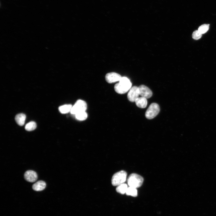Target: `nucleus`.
<instances>
[{"instance_id": "f257e3e1", "label": "nucleus", "mask_w": 216, "mask_h": 216, "mask_svg": "<svg viewBox=\"0 0 216 216\" xmlns=\"http://www.w3.org/2000/svg\"><path fill=\"white\" fill-rule=\"evenodd\" d=\"M132 83L130 80L126 77H122L119 82L114 86L115 91L119 94L127 92L131 88Z\"/></svg>"}, {"instance_id": "f03ea898", "label": "nucleus", "mask_w": 216, "mask_h": 216, "mask_svg": "<svg viewBox=\"0 0 216 216\" xmlns=\"http://www.w3.org/2000/svg\"><path fill=\"white\" fill-rule=\"evenodd\" d=\"M143 180V177L140 175L133 173L128 177L127 182L129 186L137 188L142 185Z\"/></svg>"}, {"instance_id": "7ed1b4c3", "label": "nucleus", "mask_w": 216, "mask_h": 216, "mask_svg": "<svg viewBox=\"0 0 216 216\" xmlns=\"http://www.w3.org/2000/svg\"><path fill=\"white\" fill-rule=\"evenodd\" d=\"M127 175V172L124 170H121L115 173L111 179L112 185L117 186L124 183L126 180Z\"/></svg>"}, {"instance_id": "20e7f679", "label": "nucleus", "mask_w": 216, "mask_h": 216, "mask_svg": "<svg viewBox=\"0 0 216 216\" xmlns=\"http://www.w3.org/2000/svg\"><path fill=\"white\" fill-rule=\"evenodd\" d=\"M160 107L156 103H152L149 106L145 112V116L148 119H152L156 117L159 113Z\"/></svg>"}, {"instance_id": "39448f33", "label": "nucleus", "mask_w": 216, "mask_h": 216, "mask_svg": "<svg viewBox=\"0 0 216 216\" xmlns=\"http://www.w3.org/2000/svg\"><path fill=\"white\" fill-rule=\"evenodd\" d=\"M87 108L86 102L84 100H79L72 106L70 112L71 114L76 115L79 112L85 111Z\"/></svg>"}, {"instance_id": "423d86ee", "label": "nucleus", "mask_w": 216, "mask_h": 216, "mask_svg": "<svg viewBox=\"0 0 216 216\" xmlns=\"http://www.w3.org/2000/svg\"><path fill=\"white\" fill-rule=\"evenodd\" d=\"M139 95L138 87L134 86L129 90L128 94L127 97L129 101L134 102L139 97Z\"/></svg>"}, {"instance_id": "0eeeda50", "label": "nucleus", "mask_w": 216, "mask_h": 216, "mask_svg": "<svg viewBox=\"0 0 216 216\" xmlns=\"http://www.w3.org/2000/svg\"><path fill=\"white\" fill-rule=\"evenodd\" d=\"M140 95L146 98H151L152 95V91L147 86L144 85H141L138 87Z\"/></svg>"}, {"instance_id": "6e6552de", "label": "nucleus", "mask_w": 216, "mask_h": 216, "mask_svg": "<svg viewBox=\"0 0 216 216\" xmlns=\"http://www.w3.org/2000/svg\"><path fill=\"white\" fill-rule=\"evenodd\" d=\"M122 77L119 74L115 72H111L107 73L105 76V79L106 82L110 83L119 81Z\"/></svg>"}, {"instance_id": "1a4fd4ad", "label": "nucleus", "mask_w": 216, "mask_h": 216, "mask_svg": "<svg viewBox=\"0 0 216 216\" xmlns=\"http://www.w3.org/2000/svg\"><path fill=\"white\" fill-rule=\"evenodd\" d=\"M24 176L26 180L31 182H35L38 178L37 173L35 171L31 170L26 171L24 174Z\"/></svg>"}, {"instance_id": "9d476101", "label": "nucleus", "mask_w": 216, "mask_h": 216, "mask_svg": "<svg viewBox=\"0 0 216 216\" xmlns=\"http://www.w3.org/2000/svg\"><path fill=\"white\" fill-rule=\"evenodd\" d=\"M135 102L136 106L141 108H145L147 104V98L142 97L138 98Z\"/></svg>"}, {"instance_id": "9b49d317", "label": "nucleus", "mask_w": 216, "mask_h": 216, "mask_svg": "<svg viewBox=\"0 0 216 216\" xmlns=\"http://www.w3.org/2000/svg\"><path fill=\"white\" fill-rule=\"evenodd\" d=\"M46 187V183L43 181H39L32 185L33 189L36 191H40L44 190Z\"/></svg>"}, {"instance_id": "f8f14e48", "label": "nucleus", "mask_w": 216, "mask_h": 216, "mask_svg": "<svg viewBox=\"0 0 216 216\" xmlns=\"http://www.w3.org/2000/svg\"><path fill=\"white\" fill-rule=\"evenodd\" d=\"M26 115L23 113H20L16 115L15 120L16 123L19 125L23 126L26 119Z\"/></svg>"}, {"instance_id": "ddd939ff", "label": "nucleus", "mask_w": 216, "mask_h": 216, "mask_svg": "<svg viewBox=\"0 0 216 216\" xmlns=\"http://www.w3.org/2000/svg\"><path fill=\"white\" fill-rule=\"evenodd\" d=\"M72 107L71 104H65L60 106L58 110L61 113L65 114L70 111Z\"/></svg>"}, {"instance_id": "4468645a", "label": "nucleus", "mask_w": 216, "mask_h": 216, "mask_svg": "<svg viewBox=\"0 0 216 216\" xmlns=\"http://www.w3.org/2000/svg\"><path fill=\"white\" fill-rule=\"evenodd\" d=\"M128 187L127 184L123 183L117 186L116 190L117 192L120 194H124L126 193Z\"/></svg>"}, {"instance_id": "2eb2a0df", "label": "nucleus", "mask_w": 216, "mask_h": 216, "mask_svg": "<svg viewBox=\"0 0 216 216\" xmlns=\"http://www.w3.org/2000/svg\"><path fill=\"white\" fill-rule=\"evenodd\" d=\"M125 194L128 196L136 197L137 196V191L136 188L129 186Z\"/></svg>"}, {"instance_id": "dca6fc26", "label": "nucleus", "mask_w": 216, "mask_h": 216, "mask_svg": "<svg viewBox=\"0 0 216 216\" xmlns=\"http://www.w3.org/2000/svg\"><path fill=\"white\" fill-rule=\"evenodd\" d=\"M37 127L36 123L32 121L28 123L25 126V129L28 131H32L35 129Z\"/></svg>"}, {"instance_id": "f3484780", "label": "nucleus", "mask_w": 216, "mask_h": 216, "mask_svg": "<svg viewBox=\"0 0 216 216\" xmlns=\"http://www.w3.org/2000/svg\"><path fill=\"white\" fill-rule=\"evenodd\" d=\"M76 118L80 121L86 119L87 117V114L85 112H82L78 113L75 115Z\"/></svg>"}, {"instance_id": "a211bd4d", "label": "nucleus", "mask_w": 216, "mask_h": 216, "mask_svg": "<svg viewBox=\"0 0 216 216\" xmlns=\"http://www.w3.org/2000/svg\"><path fill=\"white\" fill-rule=\"evenodd\" d=\"M209 24H204L199 27L198 30L202 34L206 32L209 28Z\"/></svg>"}, {"instance_id": "6ab92c4d", "label": "nucleus", "mask_w": 216, "mask_h": 216, "mask_svg": "<svg viewBox=\"0 0 216 216\" xmlns=\"http://www.w3.org/2000/svg\"><path fill=\"white\" fill-rule=\"evenodd\" d=\"M202 36V34L198 30L194 31L192 34V38L195 40L200 39Z\"/></svg>"}]
</instances>
